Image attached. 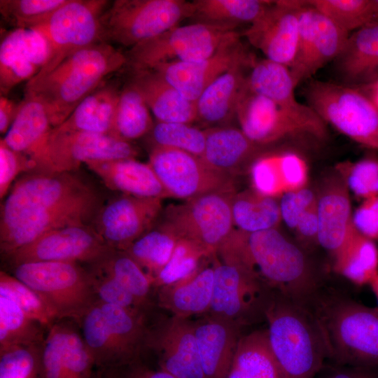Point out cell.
Instances as JSON below:
<instances>
[{
  "mask_svg": "<svg viewBox=\"0 0 378 378\" xmlns=\"http://www.w3.org/2000/svg\"><path fill=\"white\" fill-rule=\"evenodd\" d=\"M231 211L234 225L248 234L277 228L282 220L279 200L253 188L234 193Z\"/></svg>",
  "mask_w": 378,
  "mask_h": 378,
  "instance_id": "cell-39",
  "label": "cell"
},
{
  "mask_svg": "<svg viewBox=\"0 0 378 378\" xmlns=\"http://www.w3.org/2000/svg\"><path fill=\"white\" fill-rule=\"evenodd\" d=\"M44 378H94V361L78 323L62 319L48 330L41 347Z\"/></svg>",
  "mask_w": 378,
  "mask_h": 378,
  "instance_id": "cell-22",
  "label": "cell"
},
{
  "mask_svg": "<svg viewBox=\"0 0 378 378\" xmlns=\"http://www.w3.org/2000/svg\"><path fill=\"white\" fill-rule=\"evenodd\" d=\"M125 64V54L111 43H97L73 53L49 74L33 77L25 85L24 97L40 102L57 127L106 76Z\"/></svg>",
  "mask_w": 378,
  "mask_h": 378,
  "instance_id": "cell-1",
  "label": "cell"
},
{
  "mask_svg": "<svg viewBox=\"0 0 378 378\" xmlns=\"http://www.w3.org/2000/svg\"><path fill=\"white\" fill-rule=\"evenodd\" d=\"M333 258L335 271L355 285H369L378 274V248L375 241L360 233L354 225Z\"/></svg>",
  "mask_w": 378,
  "mask_h": 378,
  "instance_id": "cell-38",
  "label": "cell"
},
{
  "mask_svg": "<svg viewBox=\"0 0 378 378\" xmlns=\"http://www.w3.org/2000/svg\"><path fill=\"white\" fill-rule=\"evenodd\" d=\"M336 60L346 85L368 84L374 80L378 74V20L349 34Z\"/></svg>",
  "mask_w": 378,
  "mask_h": 378,
  "instance_id": "cell-35",
  "label": "cell"
},
{
  "mask_svg": "<svg viewBox=\"0 0 378 378\" xmlns=\"http://www.w3.org/2000/svg\"><path fill=\"white\" fill-rule=\"evenodd\" d=\"M251 57L241 43L238 32L207 58L164 63L150 70L160 74L187 99L195 102L217 78Z\"/></svg>",
  "mask_w": 378,
  "mask_h": 378,
  "instance_id": "cell-21",
  "label": "cell"
},
{
  "mask_svg": "<svg viewBox=\"0 0 378 378\" xmlns=\"http://www.w3.org/2000/svg\"><path fill=\"white\" fill-rule=\"evenodd\" d=\"M100 197L73 203L30 216L0 234L4 258L50 230L76 224H92L102 206Z\"/></svg>",
  "mask_w": 378,
  "mask_h": 378,
  "instance_id": "cell-27",
  "label": "cell"
},
{
  "mask_svg": "<svg viewBox=\"0 0 378 378\" xmlns=\"http://www.w3.org/2000/svg\"><path fill=\"white\" fill-rule=\"evenodd\" d=\"M48 56L46 40L32 29H13L4 35L0 45L1 96L34 77Z\"/></svg>",
  "mask_w": 378,
  "mask_h": 378,
  "instance_id": "cell-24",
  "label": "cell"
},
{
  "mask_svg": "<svg viewBox=\"0 0 378 378\" xmlns=\"http://www.w3.org/2000/svg\"><path fill=\"white\" fill-rule=\"evenodd\" d=\"M237 33V29L225 25L202 22L178 25L130 48L125 53L127 64L137 71L164 63L203 59Z\"/></svg>",
  "mask_w": 378,
  "mask_h": 378,
  "instance_id": "cell-9",
  "label": "cell"
},
{
  "mask_svg": "<svg viewBox=\"0 0 378 378\" xmlns=\"http://www.w3.org/2000/svg\"><path fill=\"white\" fill-rule=\"evenodd\" d=\"M349 190L363 200L378 195V158L370 156L337 167Z\"/></svg>",
  "mask_w": 378,
  "mask_h": 378,
  "instance_id": "cell-52",
  "label": "cell"
},
{
  "mask_svg": "<svg viewBox=\"0 0 378 378\" xmlns=\"http://www.w3.org/2000/svg\"><path fill=\"white\" fill-rule=\"evenodd\" d=\"M106 0H68L46 22L32 28L46 40L48 56L36 77L53 71L73 53L103 42L101 16Z\"/></svg>",
  "mask_w": 378,
  "mask_h": 378,
  "instance_id": "cell-10",
  "label": "cell"
},
{
  "mask_svg": "<svg viewBox=\"0 0 378 378\" xmlns=\"http://www.w3.org/2000/svg\"><path fill=\"white\" fill-rule=\"evenodd\" d=\"M307 3L349 34L377 20L372 0H309Z\"/></svg>",
  "mask_w": 378,
  "mask_h": 378,
  "instance_id": "cell-46",
  "label": "cell"
},
{
  "mask_svg": "<svg viewBox=\"0 0 378 378\" xmlns=\"http://www.w3.org/2000/svg\"><path fill=\"white\" fill-rule=\"evenodd\" d=\"M178 239L158 225L134 241L125 251L154 282L168 262Z\"/></svg>",
  "mask_w": 378,
  "mask_h": 378,
  "instance_id": "cell-45",
  "label": "cell"
},
{
  "mask_svg": "<svg viewBox=\"0 0 378 378\" xmlns=\"http://www.w3.org/2000/svg\"><path fill=\"white\" fill-rule=\"evenodd\" d=\"M37 172L36 164L24 155L10 148L0 139V198L8 193L14 179L22 172Z\"/></svg>",
  "mask_w": 378,
  "mask_h": 378,
  "instance_id": "cell-54",
  "label": "cell"
},
{
  "mask_svg": "<svg viewBox=\"0 0 378 378\" xmlns=\"http://www.w3.org/2000/svg\"><path fill=\"white\" fill-rule=\"evenodd\" d=\"M272 1L195 0L192 19L195 22L225 25L237 28L256 21Z\"/></svg>",
  "mask_w": 378,
  "mask_h": 378,
  "instance_id": "cell-40",
  "label": "cell"
},
{
  "mask_svg": "<svg viewBox=\"0 0 378 378\" xmlns=\"http://www.w3.org/2000/svg\"><path fill=\"white\" fill-rule=\"evenodd\" d=\"M265 318L268 344L284 378H316L328 353L312 311L276 294Z\"/></svg>",
  "mask_w": 378,
  "mask_h": 378,
  "instance_id": "cell-2",
  "label": "cell"
},
{
  "mask_svg": "<svg viewBox=\"0 0 378 378\" xmlns=\"http://www.w3.org/2000/svg\"><path fill=\"white\" fill-rule=\"evenodd\" d=\"M145 349L157 356L160 369L177 378H204L189 318L172 315L148 326Z\"/></svg>",
  "mask_w": 378,
  "mask_h": 378,
  "instance_id": "cell-17",
  "label": "cell"
},
{
  "mask_svg": "<svg viewBox=\"0 0 378 378\" xmlns=\"http://www.w3.org/2000/svg\"><path fill=\"white\" fill-rule=\"evenodd\" d=\"M370 286L378 303V274L371 281Z\"/></svg>",
  "mask_w": 378,
  "mask_h": 378,
  "instance_id": "cell-63",
  "label": "cell"
},
{
  "mask_svg": "<svg viewBox=\"0 0 378 378\" xmlns=\"http://www.w3.org/2000/svg\"><path fill=\"white\" fill-rule=\"evenodd\" d=\"M211 302L206 314L242 327L265 313L274 296L272 290L251 268L214 263Z\"/></svg>",
  "mask_w": 378,
  "mask_h": 378,
  "instance_id": "cell-12",
  "label": "cell"
},
{
  "mask_svg": "<svg viewBox=\"0 0 378 378\" xmlns=\"http://www.w3.org/2000/svg\"><path fill=\"white\" fill-rule=\"evenodd\" d=\"M97 368H122V358L97 301L78 323Z\"/></svg>",
  "mask_w": 378,
  "mask_h": 378,
  "instance_id": "cell-41",
  "label": "cell"
},
{
  "mask_svg": "<svg viewBox=\"0 0 378 378\" xmlns=\"http://www.w3.org/2000/svg\"><path fill=\"white\" fill-rule=\"evenodd\" d=\"M148 164L169 197L188 200L212 192H235L234 177L182 150L153 147Z\"/></svg>",
  "mask_w": 378,
  "mask_h": 378,
  "instance_id": "cell-13",
  "label": "cell"
},
{
  "mask_svg": "<svg viewBox=\"0 0 378 378\" xmlns=\"http://www.w3.org/2000/svg\"><path fill=\"white\" fill-rule=\"evenodd\" d=\"M214 265L202 264L194 272L157 288L158 306L172 316L189 318L207 314L212 299Z\"/></svg>",
  "mask_w": 378,
  "mask_h": 378,
  "instance_id": "cell-32",
  "label": "cell"
},
{
  "mask_svg": "<svg viewBox=\"0 0 378 378\" xmlns=\"http://www.w3.org/2000/svg\"><path fill=\"white\" fill-rule=\"evenodd\" d=\"M41 345L1 348L0 378H44L41 364Z\"/></svg>",
  "mask_w": 378,
  "mask_h": 378,
  "instance_id": "cell-51",
  "label": "cell"
},
{
  "mask_svg": "<svg viewBox=\"0 0 378 378\" xmlns=\"http://www.w3.org/2000/svg\"><path fill=\"white\" fill-rule=\"evenodd\" d=\"M52 128L42 104L24 97L18 115L3 139L10 148L32 161L37 172H55L49 150Z\"/></svg>",
  "mask_w": 378,
  "mask_h": 378,
  "instance_id": "cell-25",
  "label": "cell"
},
{
  "mask_svg": "<svg viewBox=\"0 0 378 378\" xmlns=\"http://www.w3.org/2000/svg\"><path fill=\"white\" fill-rule=\"evenodd\" d=\"M120 373L121 378H177L161 369L149 368L139 360L128 366L120 368Z\"/></svg>",
  "mask_w": 378,
  "mask_h": 378,
  "instance_id": "cell-58",
  "label": "cell"
},
{
  "mask_svg": "<svg viewBox=\"0 0 378 378\" xmlns=\"http://www.w3.org/2000/svg\"><path fill=\"white\" fill-rule=\"evenodd\" d=\"M313 306L328 358L340 366L378 368V308L340 297L317 298Z\"/></svg>",
  "mask_w": 378,
  "mask_h": 378,
  "instance_id": "cell-3",
  "label": "cell"
},
{
  "mask_svg": "<svg viewBox=\"0 0 378 378\" xmlns=\"http://www.w3.org/2000/svg\"><path fill=\"white\" fill-rule=\"evenodd\" d=\"M239 325L207 314L194 322L204 378H225L239 340Z\"/></svg>",
  "mask_w": 378,
  "mask_h": 378,
  "instance_id": "cell-29",
  "label": "cell"
},
{
  "mask_svg": "<svg viewBox=\"0 0 378 378\" xmlns=\"http://www.w3.org/2000/svg\"><path fill=\"white\" fill-rule=\"evenodd\" d=\"M248 172L253 189L276 199L307 187L309 177L306 160L290 149L263 151Z\"/></svg>",
  "mask_w": 378,
  "mask_h": 378,
  "instance_id": "cell-28",
  "label": "cell"
},
{
  "mask_svg": "<svg viewBox=\"0 0 378 378\" xmlns=\"http://www.w3.org/2000/svg\"><path fill=\"white\" fill-rule=\"evenodd\" d=\"M353 224L367 238L378 241V195L363 200L353 213Z\"/></svg>",
  "mask_w": 378,
  "mask_h": 378,
  "instance_id": "cell-56",
  "label": "cell"
},
{
  "mask_svg": "<svg viewBox=\"0 0 378 378\" xmlns=\"http://www.w3.org/2000/svg\"><path fill=\"white\" fill-rule=\"evenodd\" d=\"M20 102L17 103L6 96L0 97V132L5 134L8 132L15 120L20 109Z\"/></svg>",
  "mask_w": 378,
  "mask_h": 378,
  "instance_id": "cell-59",
  "label": "cell"
},
{
  "mask_svg": "<svg viewBox=\"0 0 378 378\" xmlns=\"http://www.w3.org/2000/svg\"><path fill=\"white\" fill-rule=\"evenodd\" d=\"M225 378H284L270 350L266 330L240 337Z\"/></svg>",
  "mask_w": 378,
  "mask_h": 378,
  "instance_id": "cell-37",
  "label": "cell"
},
{
  "mask_svg": "<svg viewBox=\"0 0 378 378\" xmlns=\"http://www.w3.org/2000/svg\"><path fill=\"white\" fill-rule=\"evenodd\" d=\"M305 1H272L244 36L265 59L290 69L298 49L300 12Z\"/></svg>",
  "mask_w": 378,
  "mask_h": 378,
  "instance_id": "cell-18",
  "label": "cell"
},
{
  "mask_svg": "<svg viewBox=\"0 0 378 378\" xmlns=\"http://www.w3.org/2000/svg\"><path fill=\"white\" fill-rule=\"evenodd\" d=\"M48 330L11 300L0 295V349L41 345Z\"/></svg>",
  "mask_w": 378,
  "mask_h": 378,
  "instance_id": "cell-43",
  "label": "cell"
},
{
  "mask_svg": "<svg viewBox=\"0 0 378 378\" xmlns=\"http://www.w3.org/2000/svg\"><path fill=\"white\" fill-rule=\"evenodd\" d=\"M234 192H212L170 204L162 210L159 225L214 255L234 230L231 201Z\"/></svg>",
  "mask_w": 378,
  "mask_h": 378,
  "instance_id": "cell-11",
  "label": "cell"
},
{
  "mask_svg": "<svg viewBox=\"0 0 378 378\" xmlns=\"http://www.w3.org/2000/svg\"><path fill=\"white\" fill-rule=\"evenodd\" d=\"M10 268L13 276L39 295L58 320L70 319L78 323L97 301L90 274L80 263L31 262Z\"/></svg>",
  "mask_w": 378,
  "mask_h": 378,
  "instance_id": "cell-5",
  "label": "cell"
},
{
  "mask_svg": "<svg viewBox=\"0 0 378 378\" xmlns=\"http://www.w3.org/2000/svg\"><path fill=\"white\" fill-rule=\"evenodd\" d=\"M316 198L318 221L316 242L334 256L354 228L349 190L336 172L324 179Z\"/></svg>",
  "mask_w": 378,
  "mask_h": 378,
  "instance_id": "cell-26",
  "label": "cell"
},
{
  "mask_svg": "<svg viewBox=\"0 0 378 378\" xmlns=\"http://www.w3.org/2000/svg\"><path fill=\"white\" fill-rule=\"evenodd\" d=\"M49 150L55 172H76L87 161L136 158L139 154L131 142L109 135L55 128Z\"/></svg>",
  "mask_w": 378,
  "mask_h": 378,
  "instance_id": "cell-20",
  "label": "cell"
},
{
  "mask_svg": "<svg viewBox=\"0 0 378 378\" xmlns=\"http://www.w3.org/2000/svg\"><path fill=\"white\" fill-rule=\"evenodd\" d=\"M246 85L304 124L318 140L327 136L326 123L308 104L297 99L296 86L288 67L267 59H254L246 76Z\"/></svg>",
  "mask_w": 378,
  "mask_h": 378,
  "instance_id": "cell-23",
  "label": "cell"
},
{
  "mask_svg": "<svg viewBox=\"0 0 378 378\" xmlns=\"http://www.w3.org/2000/svg\"><path fill=\"white\" fill-rule=\"evenodd\" d=\"M369 93H365L378 107V78L367 84Z\"/></svg>",
  "mask_w": 378,
  "mask_h": 378,
  "instance_id": "cell-62",
  "label": "cell"
},
{
  "mask_svg": "<svg viewBox=\"0 0 378 378\" xmlns=\"http://www.w3.org/2000/svg\"><path fill=\"white\" fill-rule=\"evenodd\" d=\"M349 34L305 1L300 12L297 52L289 69L295 85L336 59Z\"/></svg>",
  "mask_w": 378,
  "mask_h": 378,
  "instance_id": "cell-16",
  "label": "cell"
},
{
  "mask_svg": "<svg viewBox=\"0 0 378 378\" xmlns=\"http://www.w3.org/2000/svg\"><path fill=\"white\" fill-rule=\"evenodd\" d=\"M304 94L307 104L326 124L354 141L378 150V107L360 89L312 80Z\"/></svg>",
  "mask_w": 378,
  "mask_h": 378,
  "instance_id": "cell-8",
  "label": "cell"
},
{
  "mask_svg": "<svg viewBox=\"0 0 378 378\" xmlns=\"http://www.w3.org/2000/svg\"><path fill=\"white\" fill-rule=\"evenodd\" d=\"M318 221L317 202L307 210L298 220L294 231L305 242H316Z\"/></svg>",
  "mask_w": 378,
  "mask_h": 378,
  "instance_id": "cell-57",
  "label": "cell"
},
{
  "mask_svg": "<svg viewBox=\"0 0 378 378\" xmlns=\"http://www.w3.org/2000/svg\"><path fill=\"white\" fill-rule=\"evenodd\" d=\"M93 265L124 286L139 301L150 307L153 281L125 251L112 249Z\"/></svg>",
  "mask_w": 378,
  "mask_h": 378,
  "instance_id": "cell-44",
  "label": "cell"
},
{
  "mask_svg": "<svg viewBox=\"0 0 378 378\" xmlns=\"http://www.w3.org/2000/svg\"><path fill=\"white\" fill-rule=\"evenodd\" d=\"M94 378H121L120 368H97Z\"/></svg>",
  "mask_w": 378,
  "mask_h": 378,
  "instance_id": "cell-61",
  "label": "cell"
},
{
  "mask_svg": "<svg viewBox=\"0 0 378 378\" xmlns=\"http://www.w3.org/2000/svg\"><path fill=\"white\" fill-rule=\"evenodd\" d=\"M0 295L11 300L27 315L47 328L59 321L35 290L4 270L0 272Z\"/></svg>",
  "mask_w": 378,
  "mask_h": 378,
  "instance_id": "cell-48",
  "label": "cell"
},
{
  "mask_svg": "<svg viewBox=\"0 0 378 378\" xmlns=\"http://www.w3.org/2000/svg\"><path fill=\"white\" fill-rule=\"evenodd\" d=\"M321 378H378V368L340 366Z\"/></svg>",
  "mask_w": 378,
  "mask_h": 378,
  "instance_id": "cell-60",
  "label": "cell"
},
{
  "mask_svg": "<svg viewBox=\"0 0 378 378\" xmlns=\"http://www.w3.org/2000/svg\"><path fill=\"white\" fill-rule=\"evenodd\" d=\"M246 258L276 294L309 309L318 298V281L307 255L277 228L248 234Z\"/></svg>",
  "mask_w": 378,
  "mask_h": 378,
  "instance_id": "cell-4",
  "label": "cell"
},
{
  "mask_svg": "<svg viewBox=\"0 0 378 378\" xmlns=\"http://www.w3.org/2000/svg\"><path fill=\"white\" fill-rule=\"evenodd\" d=\"M279 202L281 220L294 230L302 216L316 204V193L304 187L284 194Z\"/></svg>",
  "mask_w": 378,
  "mask_h": 378,
  "instance_id": "cell-55",
  "label": "cell"
},
{
  "mask_svg": "<svg viewBox=\"0 0 378 378\" xmlns=\"http://www.w3.org/2000/svg\"><path fill=\"white\" fill-rule=\"evenodd\" d=\"M235 116L240 130L262 146L287 138L307 136L316 139L308 127L270 99L249 89L246 81L237 104Z\"/></svg>",
  "mask_w": 378,
  "mask_h": 378,
  "instance_id": "cell-19",
  "label": "cell"
},
{
  "mask_svg": "<svg viewBox=\"0 0 378 378\" xmlns=\"http://www.w3.org/2000/svg\"><path fill=\"white\" fill-rule=\"evenodd\" d=\"M193 10L185 0H115L101 16L102 41L131 48L180 25Z\"/></svg>",
  "mask_w": 378,
  "mask_h": 378,
  "instance_id": "cell-6",
  "label": "cell"
},
{
  "mask_svg": "<svg viewBox=\"0 0 378 378\" xmlns=\"http://www.w3.org/2000/svg\"><path fill=\"white\" fill-rule=\"evenodd\" d=\"M113 248L108 246L92 224L59 227L4 257L10 267L31 262L60 261L91 264Z\"/></svg>",
  "mask_w": 378,
  "mask_h": 378,
  "instance_id": "cell-14",
  "label": "cell"
},
{
  "mask_svg": "<svg viewBox=\"0 0 378 378\" xmlns=\"http://www.w3.org/2000/svg\"><path fill=\"white\" fill-rule=\"evenodd\" d=\"M68 0H1L0 13L14 29H32L46 22Z\"/></svg>",
  "mask_w": 378,
  "mask_h": 378,
  "instance_id": "cell-49",
  "label": "cell"
},
{
  "mask_svg": "<svg viewBox=\"0 0 378 378\" xmlns=\"http://www.w3.org/2000/svg\"><path fill=\"white\" fill-rule=\"evenodd\" d=\"M206 142L202 159L211 167L235 177L249 172L265 146L251 141L240 128L214 127L204 130Z\"/></svg>",
  "mask_w": 378,
  "mask_h": 378,
  "instance_id": "cell-30",
  "label": "cell"
},
{
  "mask_svg": "<svg viewBox=\"0 0 378 378\" xmlns=\"http://www.w3.org/2000/svg\"><path fill=\"white\" fill-rule=\"evenodd\" d=\"M120 90L114 83H105L85 98L59 126L60 131H78L109 135Z\"/></svg>",
  "mask_w": 378,
  "mask_h": 378,
  "instance_id": "cell-36",
  "label": "cell"
},
{
  "mask_svg": "<svg viewBox=\"0 0 378 378\" xmlns=\"http://www.w3.org/2000/svg\"><path fill=\"white\" fill-rule=\"evenodd\" d=\"M150 134L153 147L176 149L199 158L204 153L205 132L190 124L158 121Z\"/></svg>",
  "mask_w": 378,
  "mask_h": 378,
  "instance_id": "cell-47",
  "label": "cell"
},
{
  "mask_svg": "<svg viewBox=\"0 0 378 378\" xmlns=\"http://www.w3.org/2000/svg\"><path fill=\"white\" fill-rule=\"evenodd\" d=\"M86 267L97 301L147 314L150 308L135 298L112 276L93 265H86Z\"/></svg>",
  "mask_w": 378,
  "mask_h": 378,
  "instance_id": "cell-53",
  "label": "cell"
},
{
  "mask_svg": "<svg viewBox=\"0 0 378 378\" xmlns=\"http://www.w3.org/2000/svg\"><path fill=\"white\" fill-rule=\"evenodd\" d=\"M254 59L241 61L223 74L201 94L195 103L197 120L207 125L222 124L235 115L245 84V70Z\"/></svg>",
  "mask_w": 378,
  "mask_h": 378,
  "instance_id": "cell-34",
  "label": "cell"
},
{
  "mask_svg": "<svg viewBox=\"0 0 378 378\" xmlns=\"http://www.w3.org/2000/svg\"><path fill=\"white\" fill-rule=\"evenodd\" d=\"M158 122L191 124L197 120L195 103L154 70L134 71L130 80Z\"/></svg>",
  "mask_w": 378,
  "mask_h": 378,
  "instance_id": "cell-33",
  "label": "cell"
},
{
  "mask_svg": "<svg viewBox=\"0 0 378 378\" xmlns=\"http://www.w3.org/2000/svg\"><path fill=\"white\" fill-rule=\"evenodd\" d=\"M111 190L142 197H169L148 163L135 158L91 160L84 163Z\"/></svg>",
  "mask_w": 378,
  "mask_h": 378,
  "instance_id": "cell-31",
  "label": "cell"
},
{
  "mask_svg": "<svg viewBox=\"0 0 378 378\" xmlns=\"http://www.w3.org/2000/svg\"><path fill=\"white\" fill-rule=\"evenodd\" d=\"M99 197L76 172H31L16 182L1 206L0 234L34 214Z\"/></svg>",
  "mask_w": 378,
  "mask_h": 378,
  "instance_id": "cell-7",
  "label": "cell"
},
{
  "mask_svg": "<svg viewBox=\"0 0 378 378\" xmlns=\"http://www.w3.org/2000/svg\"><path fill=\"white\" fill-rule=\"evenodd\" d=\"M376 20H378V0H372Z\"/></svg>",
  "mask_w": 378,
  "mask_h": 378,
  "instance_id": "cell-64",
  "label": "cell"
},
{
  "mask_svg": "<svg viewBox=\"0 0 378 378\" xmlns=\"http://www.w3.org/2000/svg\"><path fill=\"white\" fill-rule=\"evenodd\" d=\"M214 255L194 242L178 239L168 262L154 280V289L188 276L194 272L206 258Z\"/></svg>",
  "mask_w": 378,
  "mask_h": 378,
  "instance_id": "cell-50",
  "label": "cell"
},
{
  "mask_svg": "<svg viewBox=\"0 0 378 378\" xmlns=\"http://www.w3.org/2000/svg\"><path fill=\"white\" fill-rule=\"evenodd\" d=\"M153 126L146 102L129 81L120 90L110 136L131 142L150 133Z\"/></svg>",
  "mask_w": 378,
  "mask_h": 378,
  "instance_id": "cell-42",
  "label": "cell"
},
{
  "mask_svg": "<svg viewBox=\"0 0 378 378\" xmlns=\"http://www.w3.org/2000/svg\"><path fill=\"white\" fill-rule=\"evenodd\" d=\"M162 201L122 194L102 204L92 225L108 246L125 251L153 228L162 214Z\"/></svg>",
  "mask_w": 378,
  "mask_h": 378,
  "instance_id": "cell-15",
  "label": "cell"
}]
</instances>
